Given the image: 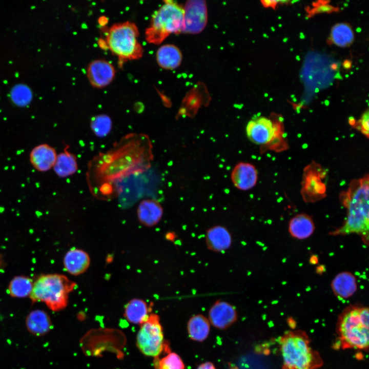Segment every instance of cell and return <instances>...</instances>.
Masks as SVG:
<instances>
[{"label":"cell","mask_w":369,"mask_h":369,"mask_svg":"<svg viewBox=\"0 0 369 369\" xmlns=\"http://www.w3.org/2000/svg\"><path fill=\"white\" fill-rule=\"evenodd\" d=\"M231 179L236 188L247 191L256 185L258 179L257 171L252 164L240 162L233 168L231 174Z\"/></svg>","instance_id":"14"},{"label":"cell","mask_w":369,"mask_h":369,"mask_svg":"<svg viewBox=\"0 0 369 369\" xmlns=\"http://www.w3.org/2000/svg\"><path fill=\"white\" fill-rule=\"evenodd\" d=\"M158 65L166 70H173L179 67L182 60V54L179 49L172 44L161 46L156 53Z\"/></svg>","instance_id":"21"},{"label":"cell","mask_w":369,"mask_h":369,"mask_svg":"<svg viewBox=\"0 0 369 369\" xmlns=\"http://www.w3.org/2000/svg\"><path fill=\"white\" fill-rule=\"evenodd\" d=\"M3 263V258H2V256H1V255H0V270H1V267H2V266Z\"/></svg>","instance_id":"36"},{"label":"cell","mask_w":369,"mask_h":369,"mask_svg":"<svg viewBox=\"0 0 369 369\" xmlns=\"http://www.w3.org/2000/svg\"><path fill=\"white\" fill-rule=\"evenodd\" d=\"M285 260H286V258H284L283 260H282V262H285Z\"/></svg>","instance_id":"43"},{"label":"cell","mask_w":369,"mask_h":369,"mask_svg":"<svg viewBox=\"0 0 369 369\" xmlns=\"http://www.w3.org/2000/svg\"><path fill=\"white\" fill-rule=\"evenodd\" d=\"M197 369H216L214 364L210 362H206L200 364Z\"/></svg>","instance_id":"32"},{"label":"cell","mask_w":369,"mask_h":369,"mask_svg":"<svg viewBox=\"0 0 369 369\" xmlns=\"http://www.w3.org/2000/svg\"><path fill=\"white\" fill-rule=\"evenodd\" d=\"M336 10V9L332 6L328 5H322L318 6L313 9L314 13L331 12Z\"/></svg>","instance_id":"30"},{"label":"cell","mask_w":369,"mask_h":369,"mask_svg":"<svg viewBox=\"0 0 369 369\" xmlns=\"http://www.w3.org/2000/svg\"><path fill=\"white\" fill-rule=\"evenodd\" d=\"M332 69H334V70L336 69H337V64H333V65H332Z\"/></svg>","instance_id":"37"},{"label":"cell","mask_w":369,"mask_h":369,"mask_svg":"<svg viewBox=\"0 0 369 369\" xmlns=\"http://www.w3.org/2000/svg\"><path fill=\"white\" fill-rule=\"evenodd\" d=\"M33 285V281L30 277L18 275L13 277L8 285V293L14 298H25L30 296Z\"/></svg>","instance_id":"26"},{"label":"cell","mask_w":369,"mask_h":369,"mask_svg":"<svg viewBox=\"0 0 369 369\" xmlns=\"http://www.w3.org/2000/svg\"><path fill=\"white\" fill-rule=\"evenodd\" d=\"M112 122L111 118L106 114L97 115L92 118L90 128L94 134L98 137H104L111 131Z\"/></svg>","instance_id":"27"},{"label":"cell","mask_w":369,"mask_h":369,"mask_svg":"<svg viewBox=\"0 0 369 369\" xmlns=\"http://www.w3.org/2000/svg\"><path fill=\"white\" fill-rule=\"evenodd\" d=\"M282 358V369H318L323 365L308 335L301 330L285 332L279 341Z\"/></svg>","instance_id":"3"},{"label":"cell","mask_w":369,"mask_h":369,"mask_svg":"<svg viewBox=\"0 0 369 369\" xmlns=\"http://www.w3.org/2000/svg\"><path fill=\"white\" fill-rule=\"evenodd\" d=\"M369 114L368 111L365 112L361 118L353 126L360 131L362 134L368 138L369 135Z\"/></svg>","instance_id":"29"},{"label":"cell","mask_w":369,"mask_h":369,"mask_svg":"<svg viewBox=\"0 0 369 369\" xmlns=\"http://www.w3.org/2000/svg\"><path fill=\"white\" fill-rule=\"evenodd\" d=\"M351 74H352L353 73V72H351Z\"/></svg>","instance_id":"50"},{"label":"cell","mask_w":369,"mask_h":369,"mask_svg":"<svg viewBox=\"0 0 369 369\" xmlns=\"http://www.w3.org/2000/svg\"><path fill=\"white\" fill-rule=\"evenodd\" d=\"M141 325L136 337V345L145 355L159 357L168 346L164 341L162 327L158 315L150 314Z\"/></svg>","instance_id":"9"},{"label":"cell","mask_w":369,"mask_h":369,"mask_svg":"<svg viewBox=\"0 0 369 369\" xmlns=\"http://www.w3.org/2000/svg\"><path fill=\"white\" fill-rule=\"evenodd\" d=\"M368 309L354 305L341 313L337 322L339 345L343 349L367 350L369 340Z\"/></svg>","instance_id":"4"},{"label":"cell","mask_w":369,"mask_h":369,"mask_svg":"<svg viewBox=\"0 0 369 369\" xmlns=\"http://www.w3.org/2000/svg\"><path fill=\"white\" fill-rule=\"evenodd\" d=\"M348 76H349L348 75H345V77H346V78H347Z\"/></svg>","instance_id":"46"},{"label":"cell","mask_w":369,"mask_h":369,"mask_svg":"<svg viewBox=\"0 0 369 369\" xmlns=\"http://www.w3.org/2000/svg\"><path fill=\"white\" fill-rule=\"evenodd\" d=\"M343 66L345 69H350L352 66V62L349 60H345L343 63Z\"/></svg>","instance_id":"33"},{"label":"cell","mask_w":369,"mask_h":369,"mask_svg":"<svg viewBox=\"0 0 369 369\" xmlns=\"http://www.w3.org/2000/svg\"><path fill=\"white\" fill-rule=\"evenodd\" d=\"M296 59H297V60H300V57H299L298 55H297V56H296Z\"/></svg>","instance_id":"41"},{"label":"cell","mask_w":369,"mask_h":369,"mask_svg":"<svg viewBox=\"0 0 369 369\" xmlns=\"http://www.w3.org/2000/svg\"><path fill=\"white\" fill-rule=\"evenodd\" d=\"M315 230L312 218L306 214H299L293 217L289 224V232L291 235L298 239L309 238Z\"/></svg>","instance_id":"22"},{"label":"cell","mask_w":369,"mask_h":369,"mask_svg":"<svg viewBox=\"0 0 369 369\" xmlns=\"http://www.w3.org/2000/svg\"><path fill=\"white\" fill-rule=\"evenodd\" d=\"M56 175L60 177H66L74 174L78 166L76 157L66 148L63 152L57 155L53 166Z\"/></svg>","instance_id":"25"},{"label":"cell","mask_w":369,"mask_h":369,"mask_svg":"<svg viewBox=\"0 0 369 369\" xmlns=\"http://www.w3.org/2000/svg\"><path fill=\"white\" fill-rule=\"evenodd\" d=\"M283 122L281 116L274 119L265 117L253 118L246 126L247 137L253 143L260 146L262 150L276 152L286 150L289 146Z\"/></svg>","instance_id":"8"},{"label":"cell","mask_w":369,"mask_h":369,"mask_svg":"<svg viewBox=\"0 0 369 369\" xmlns=\"http://www.w3.org/2000/svg\"><path fill=\"white\" fill-rule=\"evenodd\" d=\"M288 38L285 37V38H284L283 39V42H286L287 40H288Z\"/></svg>","instance_id":"40"},{"label":"cell","mask_w":369,"mask_h":369,"mask_svg":"<svg viewBox=\"0 0 369 369\" xmlns=\"http://www.w3.org/2000/svg\"><path fill=\"white\" fill-rule=\"evenodd\" d=\"M205 241L209 250L216 253L228 250L232 243V237L224 226L216 225L210 228L206 232Z\"/></svg>","instance_id":"15"},{"label":"cell","mask_w":369,"mask_h":369,"mask_svg":"<svg viewBox=\"0 0 369 369\" xmlns=\"http://www.w3.org/2000/svg\"><path fill=\"white\" fill-rule=\"evenodd\" d=\"M86 74L92 87L102 88L113 80L115 69L110 61L104 59H96L88 64Z\"/></svg>","instance_id":"12"},{"label":"cell","mask_w":369,"mask_h":369,"mask_svg":"<svg viewBox=\"0 0 369 369\" xmlns=\"http://www.w3.org/2000/svg\"><path fill=\"white\" fill-rule=\"evenodd\" d=\"M187 329L192 340L201 342L206 340L209 334L210 323L203 315L197 314L189 319Z\"/></svg>","instance_id":"24"},{"label":"cell","mask_w":369,"mask_h":369,"mask_svg":"<svg viewBox=\"0 0 369 369\" xmlns=\"http://www.w3.org/2000/svg\"><path fill=\"white\" fill-rule=\"evenodd\" d=\"M237 319V313L235 308L227 301H216L209 312L210 323L219 329L223 330L230 327Z\"/></svg>","instance_id":"13"},{"label":"cell","mask_w":369,"mask_h":369,"mask_svg":"<svg viewBox=\"0 0 369 369\" xmlns=\"http://www.w3.org/2000/svg\"><path fill=\"white\" fill-rule=\"evenodd\" d=\"M57 157L55 149L47 144L35 147L30 153V161L38 171L46 172L54 166Z\"/></svg>","instance_id":"16"},{"label":"cell","mask_w":369,"mask_h":369,"mask_svg":"<svg viewBox=\"0 0 369 369\" xmlns=\"http://www.w3.org/2000/svg\"><path fill=\"white\" fill-rule=\"evenodd\" d=\"M297 2V1H292V3H295V2Z\"/></svg>","instance_id":"45"},{"label":"cell","mask_w":369,"mask_h":369,"mask_svg":"<svg viewBox=\"0 0 369 369\" xmlns=\"http://www.w3.org/2000/svg\"><path fill=\"white\" fill-rule=\"evenodd\" d=\"M66 271L74 276L80 275L87 270L90 264L88 254L83 250L73 248L65 254L63 259Z\"/></svg>","instance_id":"17"},{"label":"cell","mask_w":369,"mask_h":369,"mask_svg":"<svg viewBox=\"0 0 369 369\" xmlns=\"http://www.w3.org/2000/svg\"><path fill=\"white\" fill-rule=\"evenodd\" d=\"M317 261H318V259H317V258H316L315 256V257H313V256L310 259V262L312 264H315L317 262Z\"/></svg>","instance_id":"35"},{"label":"cell","mask_w":369,"mask_h":369,"mask_svg":"<svg viewBox=\"0 0 369 369\" xmlns=\"http://www.w3.org/2000/svg\"><path fill=\"white\" fill-rule=\"evenodd\" d=\"M152 159V145L147 135H126L88 163L86 179L91 194L99 199H112L118 195L119 182L146 171Z\"/></svg>","instance_id":"1"},{"label":"cell","mask_w":369,"mask_h":369,"mask_svg":"<svg viewBox=\"0 0 369 369\" xmlns=\"http://www.w3.org/2000/svg\"><path fill=\"white\" fill-rule=\"evenodd\" d=\"M368 175L351 181L346 190L341 192L340 201L347 209V217L339 228L330 232L331 235L357 234L365 244H368Z\"/></svg>","instance_id":"2"},{"label":"cell","mask_w":369,"mask_h":369,"mask_svg":"<svg viewBox=\"0 0 369 369\" xmlns=\"http://www.w3.org/2000/svg\"><path fill=\"white\" fill-rule=\"evenodd\" d=\"M107 22V19L106 17L102 16L99 18V23L101 26H104V24H106Z\"/></svg>","instance_id":"34"},{"label":"cell","mask_w":369,"mask_h":369,"mask_svg":"<svg viewBox=\"0 0 369 369\" xmlns=\"http://www.w3.org/2000/svg\"><path fill=\"white\" fill-rule=\"evenodd\" d=\"M300 38H304V35L302 33H300Z\"/></svg>","instance_id":"38"},{"label":"cell","mask_w":369,"mask_h":369,"mask_svg":"<svg viewBox=\"0 0 369 369\" xmlns=\"http://www.w3.org/2000/svg\"><path fill=\"white\" fill-rule=\"evenodd\" d=\"M361 29L360 28H358L356 29V31L358 32H361Z\"/></svg>","instance_id":"39"},{"label":"cell","mask_w":369,"mask_h":369,"mask_svg":"<svg viewBox=\"0 0 369 369\" xmlns=\"http://www.w3.org/2000/svg\"><path fill=\"white\" fill-rule=\"evenodd\" d=\"M261 3L265 7H271L275 9L277 3H279V1L265 0L262 1Z\"/></svg>","instance_id":"31"},{"label":"cell","mask_w":369,"mask_h":369,"mask_svg":"<svg viewBox=\"0 0 369 369\" xmlns=\"http://www.w3.org/2000/svg\"><path fill=\"white\" fill-rule=\"evenodd\" d=\"M331 286L334 294L339 300L350 297L357 289L355 277L346 271L338 274L332 280Z\"/></svg>","instance_id":"19"},{"label":"cell","mask_w":369,"mask_h":369,"mask_svg":"<svg viewBox=\"0 0 369 369\" xmlns=\"http://www.w3.org/2000/svg\"><path fill=\"white\" fill-rule=\"evenodd\" d=\"M183 19V7L181 5L174 1H164L153 14L145 30L146 41L159 45L170 34L181 33Z\"/></svg>","instance_id":"7"},{"label":"cell","mask_w":369,"mask_h":369,"mask_svg":"<svg viewBox=\"0 0 369 369\" xmlns=\"http://www.w3.org/2000/svg\"><path fill=\"white\" fill-rule=\"evenodd\" d=\"M139 32L136 24L126 21L113 24L106 31L105 39L99 41L102 48L108 49L118 59L119 64L139 59L144 49L138 40Z\"/></svg>","instance_id":"5"},{"label":"cell","mask_w":369,"mask_h":369,"mask_svg":"<svg viewBox=\"0 0 369 369\" xmlns=\"http://www.w3.org/2000/svg\"><path fill=\"white\" fill-rule=\"evenodd\" d=\"M25 323L28 331L37 336L45 335L52 327L49 316L42 310H35L30 312L26 318Z\"/></svg>","instance_id":"20"},{"label":"cell","mask_w":369,"mask_h":369,"mask_svg":"<svg viewBox=\"0 0 369 369\" xmlns=\"http://www.w3.org/2000/svg\"><path fill=\"white\" fill-rule=\"evenodd\" d=\"M154 365L155 369H185V365L180 356L170 351L165 357L154 358Z\"/></svg>","instance_id":"28"},{"label":"cell","mask_w":369,"mask_h":369,"mask_svg":"<svg viewBox=\"0 0 369 369\" xmlns=\"http://www.w3.org/2000/svg\"><path fill=\"white\" fill-rule=\"evenodd\" d=\"M76 286L75 282L63 274H43L33 281L29 297L32 303L43 302L49 309L57 312L67 306L69 295Z\"/></svg>","instance_id":"6"},{"label":"cell","mask_w":369,"mask_h":369,"mask_svg":"<svg viewBox=\"0 0 369 369\" xmlns=\"http://www.w3.org/2000/svg\"><path fill=\"white\" fill-rule=\"evenodd\" d=\"M278 26H279L280 27H281L282 26L281 24H279Z\"/></svg>","instance_id":"48"},{"label":"cell","mask_w":369,"mask_h":369,"mask_svg":"<svg viewBox=\"0 0 369 369\" xmlns=\"http://www.w3.org/2000/svg\"><path fill=\"white\" fill-rule=\"evenodd\" d=\"M286 283V282H282V284H285Z\"/></svg>","instance_id":"47"},{"label":"cell","mask_w":369,"mask_h":369,"mask_svg":"<svg viewBox=\"0 0 369 369\" xmlns=\"http://www.w3.org/2000/svg\"><path fill=\"white\" fill-rule=\"evenodd\" d=\"M150 308L147 302L140 299L130 300L125 307V316L128 321L141 324L149 316Z\"/></svg>","instance_id":"23"},{"label":"cell","mask_w":369,"mask_h":369,"mask_svg":"<svg viewBox=\"0 0 369 369\" xmlns=\"http://www.w3.org/2000/svg\"><path fill=\"white\" fill-rule=\"evenodd\" d=\"M318 91H319V89H318V88H316V89H315V92H318Z\"/></svg>","instance_id":"42"},{"label":"cell","mask_w":369,"mask_h":369,"mask_svg":"<svg viewBox=\"0 0 369 369\" xmlns=\"http://www.w3.org/2000/svg\"><path fill=\"white\" fill-rule=\"evenodd\" d=\"M207 21L208 11L204 1L192 0L186 3L181 32L199 33L204 29Z\"/></svg>","instance_id":"11"},{"label":"cell","mask_w":369,"mask_h":369,"mask_svg":"<svg viewBox=\"0 0 369 369\" xmlns=\"http://www.w3.org/2000/svg\"><path fill=\"white\" fill-rule=\"evenodd\" d=\"M326 175L325 170L314 161L304 168L301 194L305 202H314L326 196Z\"/></svg>","instance_id":"10"},{"label":"cell","mask_w":369,"mask_h":369,"mask_svg":"<svg viewBox=\"0 0 369 369\" xmlns=\"http://www.w3.org/2000/svg\"><path fill=\"white\" fill-rule=\"evenodd\" d=\"M278 18H279V19H281V17L280 16V17H278Z\"/></svg>","instance_id":"49"},{"label":"cell","mask_w":369,"mask_h":369,"mask_svg":"<svg viewBox=\"0 0 369 369\" xmlns=\"http://www.w3.org/2000/svg\"><path fill=\"white\" fill-rule=\"evenodd\" d=\"M271 28H272V30L273 31H275L274 28L272 27Z\"/></svg>","instance_id":"44"},{"label":"cell","mask_w":369,"mask_h":369,"mask_svg":"<svg viewBox=\"0 0 369 369\" xmlns=\"http://www.w3.org/2000/svg\"><path fill=\"white\" fill-rule=\"evenodd\" d=\"M163 211L160 203L153 199H145L139 204L137 214L139 222L147 227H153L161 220Z\"/></svg>","instance_id":"18"}]
</instances>
